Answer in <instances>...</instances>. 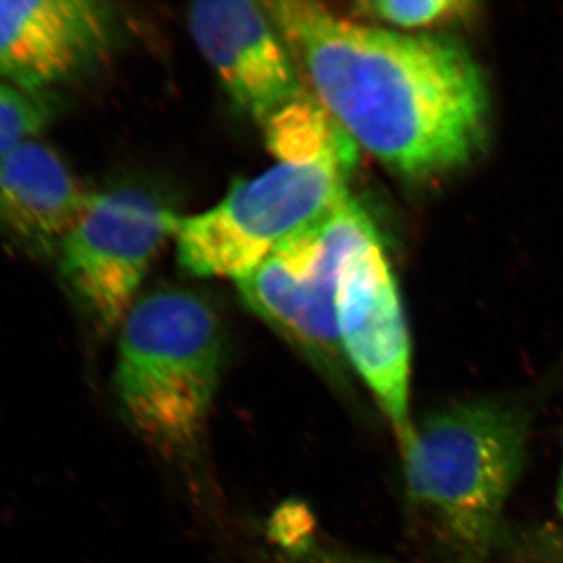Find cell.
Segmentation results:
<instances>
[{
	"label": "cell",
	"instance_id": "8",
	"mask_svg": "<svg viewBox=\"0 0 563 563\" xmlns=\"http://www.w3.org/2000/svg\"><path fill=\"white\" fill-rule=\"evenodd\" d=\"M188 27L232 101L262 125L306 92L265 2L192 3Z\"/></svg>",
	"mask_w": 563,
	"mask_h": 563
},
{
	"label": "cell",
	"instance_id": "6",
	"mask_svg": "<svg viewBox=\"0 0 563 563\" xmlns=\"http://www.w3.org/2000/svg\"><path fill=\"white\" fill-rule=\"evenodd\" d=\"M179 220L143 188L124 185L92 192L57 257L66 288L99 331L120 329Z\"/></svg>",
	"mask_w": 563,
	"mask_h": 563
},
{
	"label": "cell",
	"instance_id": "4",
	"mask_svg": "<svg viewBox=\"0 0 563 563\" xmlns=\"http://www.w3.org/2000/svg\"><path fill=\"white\" fill-rule=\"evenodd\" d=\"M352 141L321 155L277 161L254 179L236 181L213 209L180 217L177 261L199 277L240 280L280 243L342 201L355 163Z\"/></svg>",
	"mask_w": 563,
	"mask_h": 563
},
{
	"label": "cell",
	"instance_id": "1",
	"mask_svg": "<svg viewBox=\"0 0 563 563\" xmlns=\"http://www.w3.org/2000/svg\"><path fill=\"white\" fill-rule=\"evenodd\" d=\"M265 3L306 91L391 172L435 179L481 151L487 85L461 43L369 27L318 2Z\"/></svg>",
	"mask_w": 563,
	"mask_h": 563
},
{
	"label": "cell",
	"instance_id": "7",
	"mask_svg": "<svg viewBox=\"0 0 563 563\" xmlns=\"http://www.w3.org/2000/svg\"><path fill=\"white\" fill-rule=\"evenodd\" d=\"M347 366L361 377L401 451L412 435V343L379 240L344 262L335 299Z\"/></svg>",
	"mask_w": 563,
	"mask_h": 563
},
{
	"label": "cell",
	"instance_id": "10",
	"mask_svg": "<svg viewBox=\"0 0 563 563\" xmlns=\"http://www.w3.org/2000/svg\"><path fill=\"white\" fill-rule=\"evenodd\" d=\"M91 195L57 152L27 141L0 158V233L25 251L57 255Z\"/></svg>",
	"mask_w": 563,
	"mask_h": 563
},
{
	"label": "cell",
	"instance_id": "3",
	"mask_svg": "<svg viewBox=\"0 0 563 563\" xmlns=\"http://www.w3.org/2000/svg\"><path fill=\"white\" fill-rule=\"evenodd\" d=\"M224 363V328L206 296L180 287L144 292L120 325L118 406L151 450L190 462L206 439Z\"/></svg>",
	"mask_w": 563,
	"mask_h": 563
},
{
	"label": "cell",
	"instance_id": "11",
	"mask_svg": "<svg viewBox=\"0 0 563 563\" xmlns=\"http://www.w3.org/2000/svg\"><path fill=\"white\" fill-rule=\"evenodd\" d=\"M54 114L51 92L25 91L0 80V158L38 139Z\"/></svg>",
	"mask_w": 563,
	"mask_h": 563
},
{
	"label": "cell",
	"instance_id": "13",
	"mask_svg": "<svg viewBox=\"0 0 563 563\" xmlns=\"http://www.w3.org/2000/svg\"><path fill=\"white\" fill-rule=\"evenodd\" d=\"M290 555L291 558L285 563H365L352 561L351 558H343V555L329 553V551L314 550L313 544Z\"/></svg>",
	"mask_w": 563,
	"mask_h": 563
},
{
	"label": "cell",
	"instance_id": "9",
	"mask_svg": "<svg viewBox=\"0 0 563 563\" xmlns=\"http://www.w3.org/2000/svg\"><path fill=\"white\" fill-rule=\"evenodd\" d=\"M111 13L90 0H0V80L49 92L98 60Z\"/></svg>",
	"mask_w": 563,
	"mask_h": 563
},
{
	"label": "cell",
	"instance_id": "2",
	"mask_svg": "<svg viewBox=\"0 0 563 563\" xmlns=\"http://www.w3.org/2000/svg\"><path fill=\"white\" fill-rule=\"evenodd\" d=\"M532 424L531 406L521 399L466 396L415 420L399 451L407 503L466 558H487L501 539Z\"/></svg>",
	"mask_w": 563,
	"mask_h": 563
},
{
	"label": "cell",
	"instance_id": "5",
	"mask_svg": "<svg viewBox=\"0 0 563 563\" xmlns=\"http://www.w3.org/2000/svg\"><path fill=\"white\" fill-rule=\"evenodd\" d=\"M373 242L374 222L350 192L236 280L247 309L339 388H347L350 368L336 329L340 273Z\"/></svg>",
	"mask_w": 563,
	"mask_h": 563
},
{
	"label": "cell",
	"instance_id": "12",
	"mask_svg": "<svg viewBox=\"0 0 563 563\" xmlns=\"http://www.w3.org/2000/svg\"><path fill=\"white\" fill-rule=\"evenodd\" d=\"M357 13L402 29L432 27L463 20L473 14L476 5L459 0H383L355 3Z\"/></svg>",
	"mask_w": 563,
	"mask_h": 563
},
{
	"label": "cell",
	"instance_id": "14",
	"mask_svg": "<svg viewBox=\"0 0 563 563\" xmlns=\"http://www.w3.org/2000/svg\"><path fill=\"white\" fill-rule=\"evenodd\" d=\"M555 509L563 521V457L561 470H559L558 487H555Z\"/></svg>",
	"mask_w": 563,
	"mask_h": 563
}]
</instances>
